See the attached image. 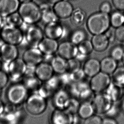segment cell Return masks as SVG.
<instances>
[{
    "mask_svg": "<svg viewBox=\"0 0 124 124\" xmlns=\"http://www.w3.org/2000/svg\"><path fill=\"white\" fill-rule=\"evenodd\" d=\"M82 68L86 77L91 78L101 72L100 61L95 58H88L84 62Z\"/></svg>",
    "mask_w": 124,
    "mask_h": 124,
    "instance_id": "d6986e66",
    "label": "cell"
},
{
    "mask_svg": "<svg viewBox=\"0 0 124 124\" xmlns=\"http://www.w3.org/2000/svg\"><path fill=\"white\" fill-rule=\"evenodd\" d=\"M18 54L16 46L4 43L0 46V57L2 61L10 63L17 58Z\"/></svg>",
    "mask_w": 124,
    "mask_h": 124,
    "instance_id": "2e32d148",
    "label": "cell"
},
{
    "mask_svg": "<svg viewBox=\"0 0 124 124\" xmlns=\"http://www.w3.org/2000/svg\"><path fill=\"white\" fill-rule=\"evenodd\" d=\"M73 114L66 109H55L50 117V122L52 124H72Z\"/></svg>",
    "mask_w": 124,
    "mask_h": 124,
    "instance_id": "5bb4252c",
    "label": "cell"
},
{
    "mask_svg": "<svg viewBox=\"0 0 124 124\" xmlns=\"http://www.w3.org/2000/svg\"><path fill=\"white\" fill-rule=\"evenodd\" d=\"M95 93L90 88L84 91L79 96L78 99L80 102H91V103Z\"/></svg>",
    "mask_w": 124,
    "mask_h": 124,
    "instance_id": "f35d334b",
    "label": "cell"
},
{
    "mask_svg": "<svg viewBox=\"0 0 124 124\" xmlns=\"http://www.w3.org/2000/svg\"><path fill=\"white\" fill-rule=\"evenodd\" d=\"M71 97L66 88H61L53 93L51 98V104L55 109H66Z\"/></svg>",
    "mask_w": 124,
    "mask_h": 124,
    "instance_id": "8fae6325",
    "label": "cell"
},
{
    "mask_svg": "<svg viewBox=\"0 0 124 124\" xmlns=\"http://www.w3.org/2000/svg\"><path fill=\"white\" fill-rule=\"evenodd\" d=\"M19 0H0V16L7 17L18 10L20 6Z\"/></svg>",
    "mask_w": 124,
    "mask_h": 124,
    "instance_id": "ac0fdd59",
    "label": "cell"
},
{
    "mask_svg": "<svg viewBox=\"0 0 124 124\" xmlns=\"http://www.w3.org/2000/svg\"><path fill=\"white\" fill-rule=\"evenodd\" d=\"M48 2L52 4H55L56 3L62 0H47Z\"/></svg>",
    "mask_w": 124,
    "mask_h": 124,
    "instance_id": "6f0895ef",
    "label": "cell"
},
{
    "mask_svg": "<svg viewBox=\"0 0 124 124\" xmlns=\"http://www.w3.org/2000/svg\"><path fill=\"white\" fill-rule=\"evenodd\" d=\"M124 54V47L120 46H115L110 51V56L117 62L122 61Z\"/></svg>",
    "mask_w": 124,
    "mask_h": 124,
    "instance_id": "74e56055",
    "label": "cell"
},
{
    "mask_svg": "<svg viewBox=\"0 0 124 124\" xmlns=\"http://www.w3.org/2000/svg\"><path fill=\"white\" fill-rule=\"evenodd\" d=\"M111 5L107 2L103 3L100 7V10L101 12L104 13L108 14L111 12Z\"/></svg>",
    "mask_w": 124,
    "mask_h": 124,
    "instance_id": "c3c4849f",
    "label": "cell"
},
{
    "mask_svg": "<svg viewBox=\"0 0 124 124\" xmlns=\"http://www.w3.org/2000/svg\"><path fill=\"white\" fill-rule=\"evenodd\" d=\"M123 47H124V42H123Z\"/></svg>",
    "mask_w": 124,
    "mask_h": 124,
    "instance_id": "e7e4bbea",
    "label": "cell"
},
{
    "mask_svg": "<svg viewBox=\"0 0 124 124\" xmlns=\"http://www.w3.org/2000/svg\"><path fill=\"white\" fill-rule=\"evenodd\" d=\"M114 102L105 92L95 94L91 102L95 114L104 115L111 108Z\"/></svg>",
    "mask_w": 124,
    "mask_h": 124,
    "instance_id": "8992f818",
    "label": "cell"
},
{
    "mask_svg": "<svg viewBox=\"0 0 124 124\" xmlns=\"http://www.w3.org/2000/svg\"><path fill=\"white\" fill-rule=\"evenodd\" d=\"M1 66H2V62L0 61V70L1 69Z\"/></svg>",
    "mask_w": 124,
    "mask_h": 124,
    "instance_id": "be15d7a7",
    "label": "cell"
},
{
    "mask_svg": "<svg viewBox=\"0 0 124 124\" xmlns=\"http://www.w3.org/2000/svg\"><path fill=\"white\" fill-rule=\"evenodd\" d=\"M78 52L77 45L68 41L59 45L57 51L58 55L67 61L75 58Z\"/></svg>",
    "mask_w": 124,
    "mask_h": 124,
    "instance_id": "9a60e30c",
    "label": "cell"
},
{
    "mask_svg": "<svg viewBox=\"0 0 124 124\" xmlns=\"http://www.w3.org/2000/svg\"><path fill=\"white\" fill-rule=\"evenodd\" d=\"M120 111H122L124 114V98L120 101V104L119 105Z\"/></svg>",
    "mask_w": 124,
    "mask_h": 124,
    "instance_id": "11a10c76",
    "label": "cell"
},
{
    "mask_svg": "<svg viewBox=\"0 0 124 124\" xmlns=\"http://www.w3.org/2000/svg\"><path fill=\"white\" fill-rule=\"evenodd\" d=\"M43 54L38 47H30L23 54L22 59L27 65L35 66L42 62Z\"/></svg>",
    "mask_w": 124,
    "mask_h": 124,
    "instance_id": "7c38bea8",
    "label": "cell"
},
{
    "mask_svg": "<svg viewBox=\"0 0 124 124\" xmlns=\"http://www.w3.org/2000/svg\"><path fill=\"white\" fill-rule=\"evenodd\" d=\"M102 119L100 115L93 114L87 119L84 120L83 123L85 124H102Z\"/></svg>",
    "mask_w": 124,
    "mask_h": 124,
    "instance_id": "7bdbcfd3",
    "label": "cell"
},
{
    "mask_svg": "<svg viewBox=\"0 0 124 124\" xmlns=\"http://www.w3.org/2000/svg\"><path fill=\"white\" fill-rule=\"evenodd\" d=\"M90 78L89 86L95 94L105 92L112 81L110 75L101 71Z\"/></svg>",
    "mask_w": 124,
    "mask_h": 124,
    "instance_id": "52a82bcc",
    "label": "cell"
},
{
    "mask_svg": "<svg viewBox=\"0 0 124 124\" xmlns=\"http://www.w3.org/2000/svg\"><path fill=\"white\" fill-rule=\"evenodd\" d=\"M118 123L115 118L105 116L102 119V124H117Z\"/></svg>",
    "mask_w": 124,
    "mask_h": 124,
    "instance_id": "f907efd6",
    "label": "cell"
},
{
    "mask_svg": "<svg viewBox=\"0 0 124 124\" xmlns=\"http://www.w3.org/2000/svg\"><path fill=\"white\" fill-rule=\"evenodd\" d=\"M110 23L113 27L117 28L124 24V15L121 12L116 11L112 14L110 18Z\"/></svg>",
    "mask_w": 124,
    "mask_h": 124,
    "instance_id": "836d02e7",
    "label": "cell"
},
{
    "mask_svg": "<svg viewBox=\"0 0 124 124\" xmlns=\"http://www.w3.org/2000/svg\"><path fill=\"white\" fill-rule=\"evenodd\" d=\"M81 119H82L79 117V116L77 114L73 115L72 124H77L80 123Z\"/></svg>",
    "mask_w": 124,
    "mask_h": 124,
    "instance_id": "db71d44e",
    "label": "cell"
},
{
    "mask_svg": "<svg viewBox=\"0 0 124 124\" xmlns=\"http://www.w3.org/2000/svg\"><path fill=\"white\" fill-rule=\"evenodd\" d=\"M5 108V105L2 101L0 100V115L3 112Z\"/></svg>",
    "mask_w": 124,
    "mask_h": 124,
    "instance_id": "9f6ffc18",
    "label": "cell"
},
{
    "mask_svg": "<svg viewBox=\"0 0 124 124\" xmlns=\"http://www.w3.org/2000/svg\"><path fill=\"white\" fill-rule=\"evenodd\" d=\"M54 56H55L54 55H45V54H43V60L42 62L50 64Z\"/></svg>",
    "mask_w": 124,
    "mask_h": 124,
    "instance_id": "f5cc1de1",
    "label": "cell"
},
{
    "mask_svg": "<svg viewBox=\"0 0 124 124\" xmlns=\"http://www.w3.org/2000/svg\"><path fill=\"white\" fill-rule=\"evenodd\" d=\"M19 13L24 22L29 24H34L41 19L39 7L31 1L22 3L19 8Z\"/></svg>",
    "mask_w": 124,
    "mask_h": 124,
    "instance_id": "7a4b0ae2",
    "label": "cell"
},
{
    "mask_svg": "<svg viewBox=\"0 0 124 124\" xmlns=\"http://www.w3.org/2000/svg\"><path fill=\"white\" fill-rule=\"evenodd\" d=\"M0 37L5 43L17 46L23 42L24 35L18 27L7 24L1 29Z\"/></svg>",
    "mask_w": 124,
    "mask_h": 124,
    "instance_id": "5b68a950",
    "label": "cell"
},
{
    "mask_svg": "<svg viewBox=\"0 0 124 124\" xmlns=\"http://www.w3.org/2000/svg\"><path fill=\"white\" fill-rule=\"evenodd\" d=\"M54 72L51 64L42 62L36 66L35 75L42 82H45L53 76Z\"/></svg>",
    "mask_w": 124,
    "mask_h": 124,
    "instance_id": "ffe728a7",
    "label": "cell"
},
{
    "mask_svg": "<svg viewBox=\"0 0 124 124\" xmlns=\"http://www.w3.org/2000/svg\"><path fill=\"white\" fill-rule=\"evenodd\" d=\"M58 75L63 88H65L72 82L70 72H66Z\"/></svg>",
    "mask_w": 124,
    "mask_h": 124,
    "instance_id": "ee69618b",
    "label": "cell"
},
{
    "mask_svg": "<svg viewBox=\"0 0 124 124\" xmlns=\"http://www.w3.org/2000/svg\"><path fill=\"white\" fill-rule=\"evenodd\" d=\"M93 50L97 52H104L108 47L109 42L104 34L95 35L91 40Z\"/></svg>",
    "mask_w": 124,
    "mask_h": 124,
    "instance_id": "cb8c5ba5",
    "label": "cell"
},
{
    "mask_svg": "<svg viewBox=\"0 0 124 124\" xmlns=\"http://www.w3.org/2000/svg\"><path fill=\"white\" fill-rule=\"evenodd\" d=\"M2 16H0V28L1 27L3 23V19Z\"/></svg>",
    "mask_w": 124,
    "mask_h": 124,
    "instance_id": "680465c9",
    "label": "cell"
},
{
    "mask_svg": "<svg viewBox=\"0 0 124 124\" xmlns=\"http://www.w3.org/2000/svg\"><path fill=\"white\" fill-rule=\"evenodd\" d=\"M39 7L41 11V19L44 23L47 24L57 21L58 17L48 4L43 3Z\"/></svg>",
    "mask_w": 124,
    "mask_h": 124,
    "instance_id": "d4e9b609",
    "label": "cell"
},
{
    "mask_svg": "<svg viewBox=\"0 0 124 124\" xmlns=\"http://www.w3.org/2000/svg\"><path fill=\"white\" fill-rule=\"evenodd\" d=\"M26 66L22 59L17 58L10 62L8 73L9 79L13 82H18L23 77Z\"/></svg>",
    "mask_w": 124,
    "mask_h": 124,
    "instance_id": "9c48e42d",
    "label": "cell"
},
{
    "mask_svg": "<svg viewBox=\"0 0 124 124\" xmlns=\"http://www.w3.org/2000/svg\"><path fill=\"white\" fill-rule=\"evenodd\" d=\"M59 44L56 40L46 37L41 41L38 48L45 55H54L57 52Z\"/></svg>",
    "mask_w": 124,
    "mask_h": 124,
    "instance_id": "7402d4cb",
    "label": "cell"
},
{
    "mask_svg": "<svg viewBox=\"0 0 124 124\" xmlns=\"http://www.w3.org/2000/svg\"><path fill=\"white\" fill-rule=\"evenodd\" d=\"M95 114L91 102H81L77 114L82 120L86 119Z\"/></svg>",
    "mask_w": 124,
    "mask_h": 124,
    "instance_id": "f1b7e54d",
    "label": "cell"
},
{
    "mask_svg": "<svg viewBox=\"0 0 124 124\" xmlns=\"http://www.w3.org/2000/svg\"><path fill=\"white\" fill-rule=\"evenodd\" d=\"M115 31L114 29L109 28L105 32V34H104L108 38L109 43H113L114 41L115 38H116Z\"/></svg>",
    "mask_w": 124,
    "mask_h": 124,
    "instance_id": "7dc6e473",
    "label": "cell"
},
{
    "mask_svg": "<svg viewBox=\"0 0 124 124\" xmlns=\"http://www.w3.org/2000/svg\"><path fill=\"white\" fill-rule=\"evenodd\" d=\"M122 62L123 63V66H124V54L123 55V57L122 59Z\"/></svg>",
    "mask_w": 124,
    "mask_h": 124,
    "instance_id": "94428289",
    "label": "cell"
},
{
    "mask_svg": "<svg viewBox=\"0 0 124 124\" xmlns=\"http://www.w3.org/2000/svg\"><path fill=\"white\" fill-rule=\"evenodd\" d=\"M81 102L78 99L71 97L66 110L72 114H77Z\"/></svg>",
    "mask_w": 124,
    "mask_h": 124,
    "instance_id": "8d00e7d4",
    "label": "cell"
},
{
    "mask_svg": "<svg viewBox=\"0 0 124 124\" xmlns=\"http://www.w3.org/2000/svg\"><path fill=\"white\" fill-rule=\"evenodd\" d=\"M66 31L64 27L57 21L47 24L44 33L46 37L57 40L64 37Z\"/></svg>",
    "mask_w": 124,
    "mask_h": 124,
    "instance_id": "4fadbf2b",
    "label": "cell"
},
{
    "mask_svg": "<svg viewBox=\"0 0 124 124\" xmlns=\"http://www.w3.org/2000/svg\"><path fill=\"white\" fill-rule=\"evenodd\" d=\"M114 7L119 10H124V0H112Z\"/></svg>",
    "mask_w": 124,
    "mask_h": 124,
    "instance_id": "681fc988",
    "label": "cell"
},
{
    "mask_svg": "<svg viewBox=\"0 0 124 124\" xmlns=\"http://www.w3.org/2000/svg\"><path fill=\"white\" fill-rule=\"evenodd\" d=\"M53 9L58 18L63 19L71 16L74 11L71 3L64 0L55 4Z\"/></svg>",
    "mask_w": 124,
    "mask_h": 124,
    "instance_id": "e0dca14e",
    "label": "cell"
},
{
    "mask_svg": "<svg viewBox=\"0 0 124 124\" xmlns=\"http://www.w3.org/2000/svg\"><path fill=\"white\" fill-rule=\"evenodd\" d=\"M43 85L50 91L54 93L56 91L63 88L58 74L54 75L45 82Z\"/></svg>",
    "mask_w": 124,
    "mask_h": 124,
    "instance_id": "f546056e",
    "label": "cell"
},
{
    "mask_svg": "<svg viewBox=\"0 0 124 124\" xmlns=\"http://www.w3.org/2000/svg\"><path fill=\"white\" fill-rule=\"evenodd\" d=\"M90 87L89 82L86 80L72 82L65 87L71 97L78 99L80 94L86 89Z\"/></svg>",
    "mask_w": 124,
    "mask_h": 124,
    "instance_id": "44dd1931",
    "label": "cell"
},
{
    "mask_svg": "<svg viewBox=\"0 0 124 124\" xmlns=\"http://www.w3.org/2000/svg\"><path fill=\"white\" fill-rule=\"evenodd\" d=\"M89 56L86 55L84 54H82L78 52V53L77 54L75 58L77 59L79 61L82 63L83 62H85L86 60L88 58V57Z\"/></svg>",
    "mask_w": 124,
    "mask_h": 124,
    "instance_id": "816d5d0a",
    "label": "cell"
},
{
    "mask_svg": "<svg viewBox=\"0 0 124 124\" xmlns=\"http://www.w3.org/2000/svg\"><path fill=\"white\" fill-rule=\"evenodd\" d=\"M81 63V62L75 58L67 60V72L71 73L80 69Z\"/></svg>",
    "mask_w": 124,
    "mask_h": 124,
    "instance_id": "ab89813d",
    "label": "cell"
},
{
    "mask_svg": "<svg viewBox=\"0 0 124 124\" xmlns=\"http://www.w3.org/2000/svg\"><path fill=\"white\" fill-rule=\"evenodd\" d=\"M2 88L1 87H0V96L1 95V94H2Z\"/></svg>",
    "mask_w": 124,
    "mask_h": 124,
    "instance_id": "6125c7cd",
    "label": "cell"
},
{
    "mask_svg": "<svg viewBox=\"0 0 124 124\" xmlns=\"http://www.w3.org/2000/svg\"><path fill=\"white\" fill-rule=\"evenodd\" d=\"M28 90L23 83L14 82L8 87L6 97L10 103L20 105L25 101L28 96Z\"/></svg>",
    "mask_w": 124,
    "mask_h": 124,
    "instance_id": "3957f363",
    "label": "cell"
},
{
    "mask_svg": "<svg viewBox=\"0 0 124 124\" xmlns=\"http://www.w3.org/2000/svg\"><path fill=\"white\" fill-rule=\"evenodd\" d=\"M23 79V83L28 91L36 92L42 84V82L37 77L36 75H24Z\"/></svg>",
    "mask_w": 124,
    "mask_h": 124,
    "instance_id": "4316f807",
    "label": "cell"
},
{
    "mask_svg": "<svg viewBox=\"0 0 124 124\" xmlns=\"http://www.w3.org/2000/svg\"><path fill=\"white\" fill-rule=\"evenodd\" d=\"M116 38L120 42H124V25L117 28L115 30Z\"/></svg>",
    "mask_w": 124,
    "mask_h": 124,
    "instance_id": "bcb514c9",
    "label": "cell"
},
{
    "mask_svg": "<svg viewBox=\"0 0 124 124\" xmlns=\"http://www.w3.org/2000/svg\"><path fill=\"white\" fill-rule=\"evenodd\" d=\"M110 24L108 14L100 12L94 14L88 18L87 27L89 31L95 35L105 33Z\"/></svg>",
    "mask_w": 124,
    "mask_h": 124,
    "instance_id": "6da1fadb",
    "label": "cell"
},
{
    "mask_svg": "<svg viewBox=\"0 0 124 124\" xmlns=\"http://www.w3.org/2000/svg\"><path fill=\"white\" fill-rule=\"evenodd\" d=\"M9 78L8 75L2 70H0V87L4 88L9 81Z\"/></svg>",
    "mask_w": 124,
    "mask_h": 124,
    "instance_id": "f6af8a7d",
    "label": "cell"
},
{
    "mask_svg": "<svg viewBox=\"0 0 124 124\" xmlns=\"http://www.w3.org/2000/svg\"><path fill=\"white\" fill-rule=\"evenodd\" d=\"M70 74L72 82H79L85 80V77H87L82 68L71 72Z\"/></svg>",
    "mask_w": 124,
    "mask_h": 124,
    "instance_id": "60d3db41",
    "label": "cell"
},
{
    "mask_svg": "<svg viewBox=\"0 0 124 124\" xmlns=\"http://www.w3.org/2000/svg\"><path fill=\"white\" fill-rule=\"evenodd\" d=\"M44 32L41 28L34 24H31L26 30L24 39L30 47H38L43 39Z\"/></svg>",
    "mask_w": 124,
    "mask_h": 124,
    "instance_id": "ba28073f",
    "label": "cell"
},
{
    "mask_svg": "<svg viewBox=\"0 0 124 124\" xmlns=\"http://www.w3.org/2000/svg\"><path fill=\"white\" fill-rule=\"evenodd\" d=\"M19 105L9 104L5 106L3 112L0 115V121L8 123H17L22 119V112L17 107Z\"/></svg>",
    "mask_w": 124,
    "mask_h": 124,
    "instance_id": "30bf717a",
    "label": "cell"
},
{
    "mask_svg": "<svg viewBox=\"0 0 124 124\" xmlns=\"http://www.w3.org/2000/svg\"><path fill=\"white\" fill-rule=\"evenodd\" d=\"M111 77L112 82L124 87V66L117 67Z\"/></svg>",
    "mask_w": 124,
    "mask_h": 124,
    "instance_id": "1f68e13d",
    "label": "cell"
},
{
    "mask_svg": "<svg viewBox=\"0 0 124 124\" xmlns=\"http://www.w3.org/2000/svg\"><path fill=\"white\" fill-rule=\"evenodd\" d=\"M7 24L19 28L22 26L24 21L21 16L16 12L10 14L6 17Z\"/></svg>",
    "mask_w": 124,
    "mask_h": 124,
    "instance_id": "d6a6232c",
    "label": "cell"
},
{
    "mask_svg": "<svg viewBox=\"0 0 124 124\" xmlns=\"http://www.w3.org/2000/svg\"><path fill=\"white\" fill-rule=\"evenodd\" d=\"M20 2L22 3L26 2H30L32 0H19Z\"/></svg>",
    "mask_w": 124,
    "mask_h": 124,
    "instance_id": "91938a15",
    "label": "cell"
},
{
    "mask_svg": "<svg viewBox=\"0 0 124 124\" xmlns=\"http://www.w3.org/2000/svg\"><path fill=\"white\" fill-rule=\"evenodd\" d=\"M51 64L54 72L60 74L67 72V60L60 56H54Z\"/></svg>",
    "mask_w": 124,
    "mask_h": 124,
    "instance_id": "83f0119b",
    "label": "cell"
},
{
    "mask_svg": "<svg viewBox=\"0 0 124 124\" xmlns=\"http://www.w3.org/2000/svg\"><path fill=\"white\" fill-rule=\"evenodd\" d=\"M86 34L84 30L78 29L75 30L72 34L70 39L71 42L78 45L86 39Z\"/></svg>",
    "mask_w": 124,
    "mask_h": 124,
    "instance_id": "d590c367",
    "label": "cell"
},
{
    "mask_svg": "<svg viewBox=\"0 0 124 124\" xmlns=\"http://www.w3.org/2000/svg\"><path fill=\"white\" fill-rule=\"evenodd\" d=\"M77 47L79 53L86 55H90L94 50L91 41L88 40H85L80 43Z\"/></svg>",
    "mask_w": 124,
    "mask_h": 124,
    "instance_id": "e575fe53",
    "label": "cell"
},
{
    "mask_svg": "<svg viewBox=\"0 0 124 124\" xmlns=\"http://www.w3.org/2000/svg\"><path fill=\"white\" fill-rule=\"evenodd\" d=\"M120 111L119 106L117 104V102H114L108 111L104 115L105 116L115 118L119 115Z\"/></svg>",
    "mask_w": 124,
    "mask_h": 124,
    "instance_id": "b9f144b4",
    "label": "cell"
},
{
    "mask_svg": "<svg viewBox=\"0 0 124 124\" xmlns=\"http://www.w3.org/2000/svg\"><path fill=\"white\" fill-rule=\"evenodd\" d=\"M101 71L111 76L117 67V62L109 56L104 58L100 61Z\"/></svg>",
    "mask_w": 124,
    "mask_h": 124,
    "instance_id": "484cf974",
    "label": "cell"
},
{
    "mask_svg": "<svg viewBox=\"0 0 124 124\" xmlns=\"http://www.w3.org/2000/svg\"><path fill=\"white\" fill-rule=\"evenodd\" d=\"M47 100L37 92L27 96L25 101V107L30 114L37 116L45 112L47 107Z\"/></svg>",
    "mask_w": 124,
    "mask_h": 124,
    "instance_id": "277c9868",
    "label": "cell"
},
{
    "mask_svg": "<svg viewBox=\"0 0 124 124\" xmlns=\"http://www.w3.org/2000/svg\"><path fill=\"white\" fill-rule=\"evenodd\" d=\"M71 16V22L74 25L77 26L83 24L86 18L85 11L79 8L73 11Z\"/></svg>",
    "mask_w": 124,
    "mask_h": 124,
    "instance_id": "4dcf8cb0",
    "label": "cell"
},
{
    "mask_svg": "<svg viewBox=\"0 0 124 124\" xmlns=\"http://www.w3.org/2000/svg\"><path fill=\"white\" fill-rule=\"evenodd\" d=\"M104 92L110 97L113 102L118 103L123 98L124 87L111 81Z\"/></svg>",
    "mask_w": 124,
    "mask_h": 124,
    "instance_id": "603a6c76",
    "label": "cell"
},
{
    "mask_svg": "<svg viewBox=\"0 0 124 124\" xmlns=\"http://www.w3.org/2000/svg\"></svg>",
    "mask_w": 124,
    "mask_h": 124,
    "instance_id": "03108f58",
    "label": "cell"
}]
</instances>
